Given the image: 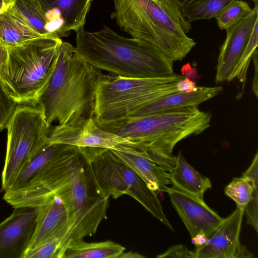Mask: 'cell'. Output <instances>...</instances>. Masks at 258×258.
Instances as JSON below:
<instances>
[{
    "instance_id": "cell-1",
    "label": "cell",
    "mask_w": 258,
    "mask_h": 258,
    "mask_svg": "<svg viewBox=\"0 0 258 258\" xmlns=\"http://www.w3.org/2000/svg\"><path fill=\"white\" fill-rule=\"evenodd\" d=\"M53 197L61 200L69 215L70 229L60 253L72 242L95 234L107 218L109 196L100 194L81 148L48 164L23 187L5 191L13 208H36Z\"/></svg>"
},
{
    "instance_id": "cell-2",
    "label": "cell",
    "mask_w": 258,
    "mask_h": 258,
    "mask_svg": "<svg viewBox=\"0 0 258 258\" xmlns=\"http://www.w3.org/2000/svg\"><path fill=\"white\" fill-rule=\"evenodd\" d=\"M104 74L62 41L52 69L34 101L47 123L59 125L94 116L96 90Z\"/></svg>"
},
{
    "instance_id": "cell-3",
    "label": "cell",
    "mask_w": 258,
    "mask_h": 258,
    "mask_svg": "<svg viewBox=\"0 0 258 258\" xmlns=\"http://www.w3.org/2000/svg\"><path fill=\"white\" fill-rule=\"evenodd\" d=\"M189 106L139 117H123L96 123L102 129L131 141L140 143L142 151L166 171L176 163L172 154L175 145L210 126L211 114Z\"/></svg>"
},
{
    "instance_id": "cell-4",
    "label": "cell",
    "mask_w": 258,
    "mask_h": 258,
    "mask_svg": "<svg viewBox=\"0 0 258 258\" xmlns=\"http://www.w3.org/2000/svg\"><path fill=\"white\" fill-rule=\"evenodd\" d=\"M76 33L75 49L88 63L125 78L163 77L174 74L173 62L154 45L122 36L106 26L98 31Z\"/></svg>"
},
{
    "instance_id": "cell-5",
    "label": "cell",
    "mask_w": 258,
    "mask_h": 258,
    "mask_svg": "<svg viewBox=\"0 0 258 258\" xmlns=\"http://www.w3.org/2000/svg\"><path fill=\"white\" fill-rule=\"evenodd\" d=\"M114 6L112 18L121 30L173 62L182 60L196 45L186 35L191 26L177 0H114Z\"/></svg>"
},
{
    "instance_id": "cell-6",
    "label": "cell",
    "mask_w": 258,
    "mask_h": 258,
    "mask_svg": "<svg viewBox=\"0 0 258 258\" xmlns=\"http://www.w3.org/2000/svg\"><path fill=\"white\" fill-rule=\"evenodd\" d=\"M184 78L174 73L149 78L104 74L96 88L94 120L100 123L126 117L142 105L177 91V83Z\"/></svg>"
},
{
    "instance_id": "cell-7",
    "label": "cell",
    "mask_w": 258,
    "mask_h": 258,
    "mask_svg": "<svg viewBox=\"0 0 258 258\" xmlns=\"http://www.w3.org/2000/svg\"><path fill=\"white\" fill-rule=\"evenodd\" d=\"M98 191L114 199L127 195L173 231L157 194L110 149L81 148Z\"/></svg>"
},
{
    "instance_id": "cell-8",
    "label": "cell",
    "mask_w": 258,
    "mask_h": 258,
    "mask_svg": "<svg viewBox=\"0 0 258 258\" xmlns=\"http://www.w3.org/2000/svg\"><path fill=\"white\" fill-rule=\"evenodd\" d=\"M60 38H34L8 47L6 88L18 104L35 105V97L54 63Z\"/></svg>"
},
{
    "instance_id": "cell-9",
    "label": "cell",
    "mask_w": 258,
    "mask_h": 258,
    "mask_svg": "<svg viewBox=\"0 0 258 258\" xmlns=\"http://www.w3.org/2000/svg\"><path fill=\"white\" fill-rule=\"evenodd\" d=\"M6 128L7 150L2 173L4 191L13 185L27 163L49 143L50 125L40 107L18 104Z\"/></svg>"
},
{
    "instance_id": "cell-10",
    "label": "cell",
    "mask_w": 258,
    "mask_h": 258,
    "mask_svg": "<svg viewBox=\"0 0 258 258\" xmlns=\"http://www.w3.org/2000/svg\"><path fill=\"white\" fill-rule=\"evenodd\" d=\"M49 143H60L78 148L113 149L119 145L131 146L140 150L142 145L106 131L99 127L94 117L59 125L50 129Z\"/></svg>"
},
{
    "instance_id": "cell-11",
    "label": "cell",
    "mask_w": 258,
    "mask_h": 258,
    "mask_svg": "<svg viewBox=\"0 0 258 258\" xmlns=\"http://www.w3.org/2000/svg\"><path fill=\"white\" fill-rule=\"evenodd\" d=\"M258 22V6L233 26L227 28L226 37L220 48L215 82H230L235 75L255 23Z\"/></svg>"
},
{
    "instance_id": "cell-12",
    "label": "cell",
    "mask_w": 258,
    "mask_h": 258,
    "mask_svg": "<svg viewBox=\"0 0 258 258\" xmlns=\"http://www.w3.org/2000/svg\"><path fill=\"white\" fill-rule=\"evenodd\" d=\"M244 210L237 207L204 245L196 246V258L253 257L239 239Z\"/></svg>"
},
{
    "instance_id": "cell-13",
    "label": "cell",
    "mask_w": 258,
    "mask_h": 258,
    "mask_svg": "<svg viewBox=\"0 0 258 258\" xmlns=\"http://www.w3.org/2000/svg\"><path fill=\"white\" fill-rule=\"evenodd\" d=\"M36 222V208H15L11 215L0 223V258H24Z\"/></svg>"
},
{
    "instance_id": "cell-14",
    "label": "cell",
    "mask_w": 258,
    "mask_h": 258,
    "mask_svg": "<svg viewBox=\"0 0 258 258\" xmlns=\"http://www.w3.org/2000/svg\"><path fill=\"white\" fill-rule=\"evenodd\" d=\"M173 207L182 220L191 238L204 233L209 238L221 225L225 218L221 217L201 201L173 187L168 191Z\"/></svg>"
},
{
    "instance_id": "cell-15",
    "label": "cell",
    "mask_w": 258,
    "mask_h": 258,
    "mask_svg": "<svg viewBox=\"0 0 258 258\" xmlns=\"http://www.w3.org/2000/svg\"><path fill=\"white\" fill-rule=\"evenodd\" d=\"M36 210L35 229L27 252L57 237L61 240L59 258L62 246L70 229L67 209L60 199L53 197L46 203L36 207Z\"/></svg>"
},
{
    "instance_id": "cell-16",
    "label": "cell",
    "mask_w": 258,
    "mask_h": 258,
    "mask_svg": "<svg viewBox=\"0 0 258 258\" xmlns=\"http://www.w3.org/2000/svg\"><path fill=\"white\" fill-rule=\"evenodd\" d=\"M111 150L156 194L168 192V185L171 184L169 172L150 159L145 151L125 145H119Z\"/></svg>"
},
{
    "instance_id": "cell-17",
    "label": "cell",
    "mask_w": 258,
    "mask_h": 258,
    "mask_svg": "<svg viewBox=\"0 0 258 258\" xmlns=\"http://www.w3.org/2000/svg\"><path fill=\"white\" fill-rule=\"evenodd\" d=\"M222 90L221 87H197L195 90L189 93L177 91L142 105L127 116H142L172 109L198 106L216 96Z\"/></svg>"
},
{
    "instance_id": "cell-18",
    "label": "cell",
    "mask_w": 258,
    "mask_h": 258,
    "mask_svg": "<svg viewBox=\"0 0 258 258\" xmlns=\"http://www.w3.org/2000/svg\"><path fill=\"white\" fill-rule=\"evenodd\" d=\"M169 179L172 187L201 201H204L206 191L212 187L210 179L189 164L181 151L176 156L173 168L169 172Z\"/></svg>"
},
{
    "instance_id": "cell-19",
    "label": "cell",
    "mask_w": 258,
    "mask_h": 258,
    "mask_svg": "<svg viewBox=\"0 0 258 258\" xmlns=\"http://www.w3.org/2000/svg\"><path fill=\"white\" fill-rule=\"evenodd\" d=\"M47 8L56 12L62 23L61 37L84 28L92 0H41Z\"/></svg>"
},
{
    "instance_id": "cell-20",
    "label": "cell",
    "mask_w": 258,
    "mask_h": 258,
    "mask_svg": "<svg viewBox=\"0 0 258 258\" xmlns=\"http://www.w3.org/2000/svg\"><path fill=\"white\" fill-rule=\"evenodd\" d=\"M77 148L63 144L48 143L27 163L13 185L8 190H14L23 187L42 168Z\"/></svg>"
},
{
    "instance_id": "cell-21",
    "label": "cell",
    "mask_w": 258,
    "mask_h": 258,
    "mask_svg": "<svg viewBox=\"0 0 258 258\" xmlns=\"http://www.w3.org/2000/svg\"><path fill=\"white\" fill-rule=\"evenodd\" d=\"M9 8L41 36L59 37L52 32L41 0H13Z\"/></svg>"
},
{
    "instance_id": "cell-22",
    "label": "cell",
    "mask_w": 258,
    "mask_h": 258,
    "mask_svg": "<svg viewBox=\"0 0 258 258\" xmlns=\"http://www.w3.org/2000/svg\"><path fill=\"white\" fill-rule=\"evenodd\" d=\"M40 37L9 8L0 13V39L8 47Z\"/></svg>"
},
{
    "instance_id": "cell-23",
    "label": "cell",
    "mask_w": 258,
    "mask_h": 258,
    "mask_svg": "<svg viewBox=\"0 0 258 258\" xmlns=\"http://www.w3.org/2000/svg\"><path fill=\"white\" fill-rule=\"evenodd\" d=\"M125 248L111 240L87 242L83 239L71 242L62 258H119Z\"/></svg>"
},
{
    "instance_id": "cell-24",
    "label": "cell",
    "mask_w": 258,
    "mask_h": 258,
    "mask_svg": "<svg viewBox=\"0 0 258 258\" xmlns=\"http://www.w3.org/2000/svg\"><path fill=\"white\" fill-rule=\"evenodd\" d=\"M234 0H196L180 6L184 17L190 23L215 18Z\"/></svg>"
},
{
    "instance_id": "cell-25",
    "label": "cell",
    "mask_w": 258,
    "mask_h": 258,
    "mask_svg": "<svg viewBox=\"0 0 258 258\" xmlns=\"http://www.w3.org/2000/svg\"><path fill=\"white\" fill-rule=\"evenodd\" d=\"M252 11L248 4L242 0L233 1L215 18L219 28L226 30L233 26Z\"/></svg>"
},
{
    "instance_id": "cell-26",
    "label": "cell",
    "mask_w": 258,
    "mask_h": 258,
    "mask_svg": "<svg viewBox=\"0 0 258 258\" xmlns=\"http://www.w3.org/2000/svg\"><path fill=\"white\" fill-rule=\"evenodd\" d=\"M253 187L250 181L246 178H233L225 188V194L236 204L237 207L244 209L252 198Z\"/></svg>"
},
{
    "instance_id": "cell-27",
    "label": "cell",
    "mask_w": 258,
    "mask_h": 258,
    "mask_svg": "<svg viewBox=\"0 0 258 258\" xmlns=\"http://www.w3.org/2000/svg\"><path fill=\"white\" fill-rule=\"evenodd\" d=\"M258 45V22H257L252 30L248 39L241 61L235 75V79L237 78L243 84L246 80V74L249 62L252 56L256 49Z\"/></svg>"
},
{
    "instance_id": "cell-28",
    "label": "cell",
    "mask_w": 258,
    "mask_h": 258,
    "mask_svg": "<svg viewBox=\"0 0 258 258\" xmlns=\"http://www.w3.org/2000/svg\"><path fill=\"white\" fill-rule=\"evenodd\" d=\"M18 104L0 81V132L6 128Z\"/></svg>"
},
{
    "instance_id": "cell-29",
    "label": "cell",
    "mask_w": 258,
    "mask_h": 258,
    "mask_svg": "<svg viewBox=\"0 0 258 258\" xmlns=\"http://www.w3.org/2000/svg\"><path fill=\"white\" fill-rule=\"evenodd\" d=\"M61 240L52 238L39 246L28 251L24 258H58Z\"/></svg>"
},
{
    "instance_id": "cell-30",
    "label": "cell",
    "mask_w": 258,
    "mask_h": 258,
    "mask_svg": "<svg viewBox=\"0 0 258 258\" xmlns=\"http://www.w3.org/2000/svg\"><path fill=\"white\" fill-rule=\"evenodd\" d=\"M244 212L246 214L247 224L252 226L257 233L258 189H254L252 198L246 205Z\"/></svg>"
},
{
    "instance_id": "cell-31",
    "label": "cell",
    "mask_w": 258,
    "mask_h": 258,
    "mask_svg": "<svg viewBox=\"0 0 258 258\" xmlns=\"http://www.w3.org/2000/svg\"><path fill=\"white\" fill-rule=\"evenodd\" d=\"M158 258H196L194 251L189 250L182 244L170 247L165 252L157 255Z\"/></svg>"
},
{
    "instance_id": "cell-32",
    "label": "cell",
    "mask_w": 258,
    "mask_h": 258,
    "mask_svg": "<svg viewBox=\"0 0 258 258\" xmlns=\"http://www.w3.org/2000/svg\"><path fill=\"white\" fill-rule=\"evenodd\" d=\"M8 58V47L0 39V81L3 82L5 86L6 82Z\"/></svg>"
},
{
    "instance_id": "cell-33",
    "label": "cell",
    "mask_w": 258,
    "mask_h": 258,
    "mask_svg": "<svg viewBox=\"0 0 258 258\" xmlns=\"http://www.w3.org/2000/svg\"><path fill=\"white\" fill-rule=\"evenodd\" d=\"M258 154L257 152L248 169L242 174V176L247 178L251 183L254 189H258Z\"/></svg>"
},
{
    "instance_id": "cell-34",
    "label": "cell",
    "mask_w": 258,
    "mask_h": 258,
    "mask_svg": "<svg viewBox=\"0 0 258 258\" xmlns=\"http://www.w3.org/2000/svg\"><path fill=\"white\" fill-rule=\"evenodd\" d=\"M176 88L177 91L189 93L195 90L197 87L195 82L184 78L177 83Z\"/></svg>"
},
{
    "instance_id": "cell-35",
    "label": "cell",
    "mask_w": 258,
    "mask_h": 258,
    "mask_svg": "<svg viewBox=\"0 0 258 258\" xmlns=\"http://www.w3.org/2000/svg\"><path fill=\"white\" fill-rule=\"evenodd\" d=\"M182 75L185 78L196 82L198 78V71L196 68H192L189 63L183 65L181 69Z\"/></svg>"
},
{
    "instance_id": "cell-36",
    "label": "cell",
    "mask_w": 258,
    "mask_h": 258,
    "mask_svg": "<svg viewBox=\"0 0 258 258\" xmlns=\"http://www.w3.org/2000/svg\"><path fill=\"white\" fill-rule=\"evenodd\" d=\"M257 55L258 52L256 49L252 56V58L254 61L255 72L252 81V90L256 97H257Z\"/></svg>"
},
{
    "instance_id": "cell-37",
    "label": "cell",
    "mask_w": 258,
    "mask_h": 258,
    "mask_svg": "<svg viewBox=\"0 0 258 258\" xmlns=\"http://www.w3.org/2000/svg\"><path fill=\"white\" fill-rule=\"evenodd\" d=\"M208 239L204 233H199L191 237V241L196 246H201L204 245Z\"/></svg>"
},
{
    "instance_id": "cell-38",
    "label": "cell",
    "mask_w": 258,
    "mask_h": 258,
    "mask_svg": "<svg viewBox=\"0 0 258 258\" xmlns=\"http://www.w3.org/2000/svg\"><path fill=\"white\" fill-rule=\"evenodd\" d=\"M119 258H143L145 256L136 252L130 251L123 252L119 257Z\"/></svg>"
},
{
    "instance_id": "cell-39",
    "label": "cell",
    "mask_w": 258,
    "mask_h": 258,
    "mask_svg": "<svg viewBox=\"0 0 258 258\" xmlns=\"http://www.w3.org/2000/svg\"><path fill=\"white\" fill-rule=\"evenodd\" d=\"M13 0H0V13L8 8L12 4Z\"/></svg>"
},
{
    "instance_id": "cell-40",
    "label": "cell",
    "mask_w": 258,
    "mask_h": 258,
    "mask_svg": "<svg viewBox=\"0 0 258 258\" xmlns=\"http://www.w3.org/2000/svg\"><path fill=\"white\" fill-rule=\"evenodd\" d=\"M180 6L188 4L194 2L196 0H177Z\"/></svg>"
},
{
    "instance_id": "cell-41",
    "label": "cell",
    "mask_w": 258,
    "mask_h": 258,
    "mask_svg": "<svg viewBox=\"0 0 258 258\" xmlns=\"http://www.w3.org/2000/svg\"><path fill=\"white\" fill-rule=\"evenodd\" d=\"M234 1H236V0H234ZM252 1V2H254V4H255V6H258V3H257V0H251Z\"/></svg>"
}]
</instances>
